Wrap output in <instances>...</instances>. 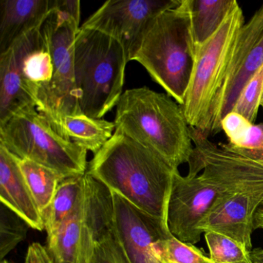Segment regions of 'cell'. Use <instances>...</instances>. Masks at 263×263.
Returning <instances> with one entry per match:
<instances>
[{
	"label": "cell",
	"instance_id": "6da1fadb",
	"mask_svg": "<svg viewBox=\"0 0 263 263\" xmlns=\"http://www.w3.org/2000/svg\"><path fill=\"white\" fill-rule=\"evenodd\" d=\"M177 170L156 152L115 130L88 163L87 172L167 226V205Z\"/></svg>",
	"mask_w": 263,
	"mask_h": 263
},
{
	"label": "cell",
	"instance_id": "7a4b0ae2",
	"mask_svg": "<svg viewBox=\"0 0 263 263\" xmlns=\"http://www.w3.org/2000/svg\"><path fill=\"white\" fill-rule=\"evenodd\" d=\"M115 130L162 157L178 168L193 152L192 129L182 106L167 93L146 87L128 89L116 106Z\"/></svg>",
	"mask_w": 263,
	"mask_h": 263
},
{
	"label": "cell",
	"instance_id": "3957f363",
	"mask_svg": "<svg viewBox=\"0 0 263 263\" xmlns=\"http://www.w3.org/2000/svg\"><path fill=\"white\" fill-rule=\"evenodd\" d=\"M187 0L152 21L130 61H137L154 81L181 106L196 58Z\"/></svg>",
	"mask_w": 263,
	"mask_h": 263
},
{
	"label": "cell",
	"instance_id": "277c9868",
	"mask_svg": "<svg viewBox=\"0 0 263 263\" xmlns=\"http://www.w3.org/2000/svg\"><path fill=\"white\" fill-rule=\"evenodd\" d=\"M127 63L116 40L81 27L74 43V76L82 115L101 119L116 107Z\"/></svg>",
	"mask_w": 263,
	"mask_h": 263
},
{
	"label": "cell",
	"instance_id": "5b68a950",
	"mask_svg": "<svg viewBox=\"0 0 263 263\" xmlns=\"http://www.w3.org/2000/svg\"><path fill=\"white\" fill-rule=\"evenodd\" d=\"M0 145L20 159L45 166L64 178L84 175L88 167V152L63 138L33 106L0 124Z\"/></svg>",
	"mask_w": 263,
	"mask_h": 263
},
{
	"label": "cell",
	"instance_id": "8992f818",
	"mask_svg": "<svg viewBox=\"0 0 263 263\" xmlns=\"http://www.w3.org/2000/svg\"><path fill=\"white\" fill-rule=\"evenodd\" d=\"M244 24V14L238 5L224 19L216 33L197 47L195 65L182 107L189 126L208 138L214 104Z\"/></svg>",
	"mask_w": 263,
	"mask_h": 263
},
{
	"label": "cell",
	"instance_id": "52a82bcc",
	"mask_svg": "<svg viewBox=\"0 0 263 263\" xmlns=\"http://www.w3.org/2000/svg\"><path fill=\"white\" fill-rule=\"evenodd\" d=\"M113 198L102 183L86 172L76 209L59 230L47 236L54 263H90L97 244L112 232Z\"/></svg>",
	"mask_w": 263,
	"mask_h": 263
},
{
	"label": "cell",
	"instance_id": "ba28073f",
	"mask_svg": "<svg viewBox=\"0 0 263 263\" xmlns=\"http://www.w3.org/2000/svg\"><path fill=\"white\" fill-rule=\"evenodd\" d=\"M80 28V21L66 10L62 0H53L41 32L54 71L51 81L36 99V109L49 121L66 115H82L74 76V43Z\"/></svg>",
	"mask_w": 263,
	"mask_h": 263
},
{
	"label": "cell",
	"instance_id": "9c48e42d",
	"mask_svg": "<svg viewBox=\"0 0 263 263\" xmlns=\"http://www.w3.org/2000/svg\"><path fill=\"white\" fill-rule=\"evenodd\" d=\"M189 161V175H198L222 192L263 196V159L235 152L226 144H215L196 129Z\"/></svg>",
	"mask_w": 263,
	"mask_h": 263
},
{
	"label": "cell",
	"instance_id": "30bf717a",
	"mask_svg": "<svg viewBox=\"0 0 263 263\" xmlns=\"http://www.w3.org/2000/svg\"><path fill=\"white\" fill-rule=\"evenodd\" d=\"M263 65V4L240 30L230 64L211 116L210 135L221 132V120L233 110L245 86Z\"/></svg>",
	"mask_w": 263,
	"mask_h": 263
},
{
	"label": "cell",
	"instance_id": "8fae6325",
	"mask_svg": "<svg viewBox=\"0 0 263 263\" xmlns=\"http://www.w3.org/2000/svg\"><path fill=\"white\" fill-rule=\"evenodd\" d=\"M181 0H109L81 27L108 35L120 43L130 62L152 21Z\"/></svg>",
	"mask_w": 263,
	"mask_h": 263
},
{
	"label": "cell",
	"instance_id": "7c38bea8",
	"mask_svg": "<svg viewBox=\"0 0 263 263\" xmlns=\"http://www.w3.org/2000/svg\"><path fill=\"white\" fill-rule=\"evenodd\" d=\"M216 186L201 178L175 172L167 205V224L172 235L189 244L201 239L199 227L218 196Z\"/></svg>",
	"mask_w": 263,
	"mask_h": 263
},
{
	"label": "cell",
	"instance_id": "4fadbf2b",
	"mask_svg": "<svg viewBox=\"0 0 263 263\" xmlns=\"http://www.w3.org/2000/svg\"><path fill=\"white\" fill-rule=\"evenodd\" d=\"M113 198L112 233L128 263H161L154 246L172 236L167 224L145 213L115 192Z\"/></svg>",
	"mask_w": 263,
	"mask_h": 263
},
{
	"label": "cell",
	"instance_id": "5bb4252c",
	"mask_svg": "<svg viewBox=\"0 0 263 263\" xmlns=\"http://www.w3.org/2000/svg\"><path fill=\"white\" fill-rule=\"evenodd\" d=\"M262 202L261 195L222 192L201 221L200 230L226 235L251 251L255 213Z\"/></svg>",
	"mask_w": 263,
	"mask_h": 263
},
{
	"label": "cell",
	"instance_id": "9a60e30c",
	"mask_svg": "<svg viewBox=\"0 0 263 263\" xmlns=\"http://www.w3.org/2000/svg\"><path fill=\"white\" fill-rule=\"evenodd\" d=\"M42 39L41 27L24 35L0 53V124L22 109L36 107L24 87L21 66L25 55Z\"/></svg>",
	"mask_w": 263,
	"mask_h": 263
},
{
	"label": "cell",
	"instance_id": "2e32d148",
	"mask_svg": "<svg viewBox=\"0 0 263 263\" xmlns=\"http://www.w3.org/2000/svg\"><path fill=\"white\" fill-rule=\"evenodd\" d=\"M0 199L32 229L44 230L42 215L23 175L19 158L2 145H0Z\"/></svg>",
	"mask_w": 263,
	"mask_h": 263
},
{
	"label": "cell",
	"instance_id": "e0dca14e",
	"mask_svg": "<svg viewBox=\"0 0 263 263\" xmlns=\"http://www.w3.org/2000/svg\"><path fill=\"white\" fill-rule=\"evenodd\" d=\"M53 0H2L0 2V53L22 36L41 28Z\"/></svg>",
	"mask_w": 263,
	"mask_h": 263
},
{
	"label": "cell",
	"instance_id": "ac0fdd59",
	"mask_svg": "<svg viewBox=\"0 0 263 263\" xmlns=\"http://www.w3.org/2000/svg\"><path fill=\"white\" fill-rule=\"evenodd\" d=\"M60 135L96 155L112 138L115 124L84 115H66L50 122Z\"/></svg>",
	"mask_w": 263,
	"mask_h": 263
},
{
	"label": "cell",
	"instance_id": "d6986e66",
	"mask_svg": "<svg viewBox=\"0 0 263 263\" xmlns=\"http://www.w3.org/2000/svg\"><path fill=\"white\" fill-rule=\"evenodd\" d=\"M187 4L197 47L210 39L238 6L235 0H187Z\"/></svg>",
	"mask_w": 263,
	"mask_h": 263
},
{
	"label": "cell",
	"instance_id": "ffe728a7",
	"mask_svg": "<svg viewBox=\"0 0 263 263\" xmlns=\"http://www.w3.org/2000/svg\"><path fill=\"white\" fill-rule=\"evenodd\" d=\"M84 175L64 178L58 186L50 205L42 215L47 236L56 233L76 209Z\"/></svg>",
	"mask_w": 263,
	"mask_h": 263
},
{
	"label": "cell",
	"instance_id": "44dd1931",
	"mask_svg": "<svg viewBox=\"0 0 263 263\" xmlns=\"http://www.w3.org/2000/svg\"><path fill=\"white\" fill-rule=\"evenodd\" d=\"M53 71L51 54L43 36L42 41L25 55L21 66L24 87L35 104L39 92L51 81Z\"/></svg>",
	"mask_w": 263,
	"mask_h": 263
},
{
	"label": "cell",
	"instance_id": "7402d4cb",
	"mask_svg": "<svg viewBox=\"0 0 263 263\" xmlns=\"http://www.w3.org/2000/svg\"><path fill=\"white\" fill-rule=\"evenodd\" d=\"M19 164L36 205L43 215L50 205L58 186L66 178L58 172L30 160L19 158Z\"/></svg>",
	"mask_w": 263,
	"mask_h": 263
},
{
	"label": "cell",
	"instance_id": "603a6c76",
	"mask_svg": "<svg viewBox=\"0 0 263 263\" xmlns=\"http://www.w3.org/2000/svg\"><path fill=\"white\" fill-rule=\"evenodd\" d=\"M221 127L229 139V144L233 147L262 151L263 130L261 124H252L242 115L232 111L221 120Z\"/></svg>",
	"mask_w": 263,
	"mask_h": 263
},
{
	"label": "cell",
	"instance_id": "cb8c5ba5",
	"mask_svg": "<svg viewBox=\"0 0 263 263\" xmlns=\"http://www.w3.org/2000/svg\"><path fill=\"white\" fill-rule=\"evenodd\" d=\"M154 252L161 263H214L195 245L184 242L174 235L156 241Z\"/></svg>",
	"mask_w": 263,
	"mask_h": 263
},
{
	"label": "cell",
	"instance_id": "d4e9b609",
	"mask_svg": "<svg viewBox=\"0 0 263 263\" xmlns=\"http://www.w3.org/2000/svg\"><path fill=\"white\" fill-rule=\"evenodd\" d=\"M209 258L214 263H254L251 251L229 237L212 231L204 232Z\"/></svg>",
	"mask_w": 263,
	"mask_h": 263
},
{
	"label": "cell",
	"instance_id": "484cf974",
	"mask_svg": "<svg viewBox=\"0 0 263 263\" xmlns=\"http://www.w3.org/2000/svg\"><path fill=\"white\" fill-rule=\"evenodd\" d=\"M30 226L1 203L0 207V258L4 260L16 246L27 238Z\"/></svg>",
	"mask_w": 263,
	"mask_h": 263
},
{
	"label": "cell",
	"instance_id": "4316f807",
	"mask_svg": "<svg viewBox=\"0 0 263 263\" xmlns=\"http://www.w3.org/2000/svg\"><path fill=\"white\" fill-rule=\"evenodd\" d=\"M262 96L263 65L248 81L232 111L240 114L251 123L255 124Z\"/></svg>",
	"mask_w": 263,
	"mask_h": 263
},
{
	"label": "cell",
	"instance_id": "83f0119b",
	"mask_svg": "<svg viewBox=\"0 0 263 263\" xmlns=\"http://www.w3.org/2000/svg\"><path fill=\"white\" fill-rule=\"evenodd\" d=\"M90 263H128L112 232L97 244Z\"/></svg>",
	"mask_w": 263,
	"mask_h": 263
},
{
	"label": "cell",
	"instance_id": "f1b7e54d",
	"mask_svg": "<svg viewBox=\"0 0 263 263\" xmlns=\"http://www.w3.org/2000/svg\"><path fill=\"white\" fill-rule=\"evenodd\" d=\"M25 263H54L49 255L45 246L41 243L33 242L27 249Z\"/></svg>",
	"mask_w": 263,
	"mask_h": 263
},
{
	"label": "cell",
	"instance_id": "f546056e",
	"mask_svg": "<svg viewBox=\"0 0 263 263\" xmlns=\"http://www.w3.org/2000/svg\"><path fill=\"white\" fill-rule=\"evenodd\" d=\"M260 229L263 230V202L258 207L255 216V229Z\"/></svg>",
	"mask_w": 263,
	"mask_h": 263
},
{
	"label": "cell",
	"instance_id": "4dcf8cb0",
	"mask_svg": "<svg viewBox=\"0 0 263 263\" xmlns=\"http://www.w3.org/2000/svg\"><path fill=\"white\" fill-rule=\"evenodd\" d=\"M250 256L252 261L256 262L263 263V249H257L251 251Z\"/></svg>",
	"mask_w": 263,
	"mask_h": 263
},
{
	"label": "cell",
	"instance_id": "1f68e13d",
	"mask_svg": "<svg viewBox=\"0 0 263 263\" xmlns=\"http://www.w3.org/2000/svg\"><path fill=\"white\" fill-rule=\"evenodd\" d=\"M1 263H11V262H9V261H7V260H2V261H1Z\"/></svg>",
	"mask_w": 263,
	"mask_h": 263
},
{
	"label": "cell",
	"instance_id": "d6a6232c",
	"mask_svg": "<svg viewBox=\"0 0 263 263\" xmlns=\"http://www.w3.org/2000/svg\"><path fill=\"white\" fill-rule=\"evenodd\" d=\"M261 107H262V109H263V96H262V98H261Z\"/></svg>",
	"mask_w": 263,
	"mask_h": 263
},
{
	"label": "cell",
	"instance_id": "836d02e7",
	"mask_svg": "<svg viewBox=\"0 0 263 263\" xmlns=\"http://www.w3.org/2000/svg\"><path fill=\"white\" fill-rule=\"evenodd\" d=\"M261 127H262V130H263V124H261ZM262 151H263V149H262Z\"/></svg>",
	"mask_w": 263,
	"mask_h": 263
},
{
	"label": "cell",
	"instance_id": "e575fe53",
	"mask_svg": "<svg viewBox=\"0 0 263 263\" xmlns=\"http://www.w3.org/2000/svg\"><path fill=\"white\" fill-rule=\"evenodd\" d=\"M254 263H259V262H256V261H253Z\"/></svg>",
	"mask_w": 263,
	"mask_h": 263
}]
</instances>
